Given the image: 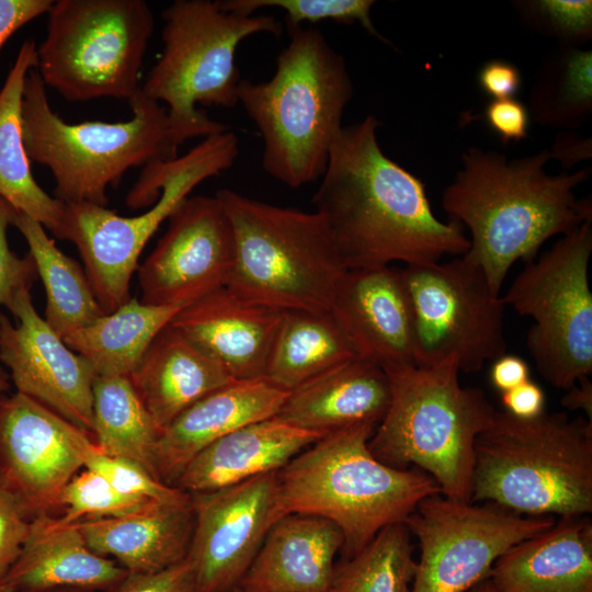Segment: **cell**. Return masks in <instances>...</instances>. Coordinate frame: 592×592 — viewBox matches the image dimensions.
I'll list each match as a JSON object with an SVG mask.
<instances>
[{
	"instance_id": "cell-28",
	"label": "cell",
	"mask_w": 592,
	"mask_h": 592,
	"mask_svg": "<svg viewBox=\"0 0 592 592\" xmlns=\"http://www.w3.org/2000/svg\"><path fill=\"white\" fill-rule=\"evenodd\" d=\"M129 379L160 433L190 406L236 382L170 323Z\"/></svg>"
},
{
	"instance_id": "cell-36",
	"label": "cell",
	"mask_w": 592,
	"mask_h": 592,
	"mask_svg": "<svg viewBox=\"0 0 592 592\" xmlns=\"http://www.w3.org/2000/svg\"><path fill=\"white\" fill-rule=\"evenodd\" d=\"M217 3L223 10L241 15H253L264 8L281 9L285 13L287 27L325 20L345 24L360 23L371 35L389 43L372 21L371 10L375 3L373 0H217Z\"/></svg>"
},
{
	"instance_id": "cell-32",
	"label": "cell",
	"mask_w": 592,
	"mask_h": 592,
	"mask_svg": "<svg viewBox=\"0 0 592 592\" xmlns=\"http://www.w3.org/2000/svg\"><path fill=\"white\" fill-rule=\"evenodd\" d=\"M353 357L330 312L283 311L263 379L288 392Z\"/></svg>"
},
{
	"instance_id": "cell-3",
	"label": "cell",
	"mask_w": 592,
	"mask_h": 592,
	"mask_svg": "<svg viewBox=\"0 0 592 592\" xmlns=\"http://www.w3.org/2000/svg\"><path fill=\"white\" fill-rule=\"evenodd\" d=\"M287 29L291 39L272 78L241 80L238 99L262 135L264 171L298 189L322 178L353 83L318 29Z\"/></svg>"
},
{
	"instance_id": "cell-46",
	"label": "cell",
	"mask_w": 592,
	"mask_h": 592,
	"mask_svg": "<svg viewBox=\"0 0 592 592\" xmlns=\"http://www.w3.org/2000/svg\"><path fill=\"white\" fill-rule=\"evenodd\" d=\"M501 400L505 411L520 419H532L545 412V394L532 380L502 392Z\"/></svg>"
},
{
	"instance_id": "cell-41",
	"label": "cell",
	"mask_w": 592,
	"mask_h": 592,
	"mask_svg": "<svg viewBox=\"0 0 592 592\" xmlns=\"http://www.w3.org/2000/svg\"><path fill=\"white\" fill-rule=\"evenodd\" d=\"M16 209L0 197V306L7 307L21 289H32L38 277L34 260L20 258L8 242L7 230L13 225Z\"/></svg>"
},
{
	"instance_id": "cell-26",
	"label": "cell",
	"mask_w": 592,
	"mask_h": 592,
	"mask_svg": "<svg viewBox=\"0 0 592 592\" xmlns=\"http://www.w3.org/2000/svg\"><path fill=\"white\" fill-rule=\"evenodd\" d=\"M194 521L190 497L155 501L124 516L82 520L76 525L93 553L113 557L128 572L150 573L186 559Z\"/></svg>"
},
{
	"instance_id": "cell-39",
	"label": "cell",
	"mask_w": 592,
	"mask_h": 592,
	"mask_svg": "<svg viewBox=\"0 0 592 592\" xmlns=\"http://www.w3.org/2000/svg\"><path fill=\"white\" fill-rule=\"evenodd\" d=\"M520 16L562 46H579L592 37V1L527 0L515 2Z\"/></svg>"
},
{
	"instance_id": "cell-48",
	"label": "cell",
	"mask_w": 592,
	"mask_h": 592,
	"mask_svg": "<svg viewBox=\"0 0 592 592\" xmlns=\"http://www.w3.org/2000/svg\"><path fill=\"white\" fill-rule=\"evenodd\" d=\"M490 380L501 394L505 392L530 380L528 365L520 356L505 353L493 361Z\"/></svg>"
},
{
	"instance_id": "cell-20",
	"label": "cell",
	"mask_w": 592,
	"mask_h": 592,
	"mask_svg": "<svg viewBox=\"0 0 592 592\" xmlns=\"http://www.w3.org/2000/svg\"><path fill=\"white\" fill-rule=\"evenodd\" d=\"M283 311L224 286L182 307L170 321L234 380L263 379Z\"/></svg>"
},
{
	"instance_id": "cell-12",
	"label": "cell",
	"mask_w": 592,
	"mask_h": 592,
	"mask_svg": "<svg viewBox=\"0 0 592 592\" xmlns=\"http://www.w3.org/2000/svg\"><path fill=\"white\" fill-rule=\"evenodd\" d=\"M592 223L563 235L530 261L501 296L533 319L526 345L540 375L568 389L592 373V293L589 262Z\"/></svg>"
},
{
	"instance_id": "cell-6",
	"label": "cell",
	"mask_w": 592,
	"mask_h": 592,
	"mask_svg": "<svg viewBox=\"0 0 592 592\" xmlns=\"http://www.w3.org/2000/svg\"><path fill=\"white\" fill-rule=\"evenodd\" d=\"M383 369L390 401L368 441L372 454L395 468L413 466L444 497L471 502L475 442L496 412L483 390L462 386L454 361Z\"/></svg>"
},
{
	"instance_id": "cell-7",
	"label": "cell",
	"mask_w": 592,
	"mask_h": 592,
	"mask_svg": "<svg viewBox=\"0 0 592 592\" xmlns=\"http://www.w3.org/2000/svg\"><path fill=\"white\" fill-rule=\"evenodd\" d=\"M238 153V138L227 130L203 138L182 157L145 167L126 195L128 208H147L137 216L90 203L65 204L55 237L77 247L105 314L130 299L138 259L160 225L196 185L230 169Z\"/></svg>"
},
{
	"instance_id": "cell-31",
	"label": "cell",
	"mask_w": 592,
	"mask_h": 592,
	"mask_svg": "<svg viewBox=\"0 0 592 592\" xmlns=\"http://www.w3.org/2000/svg\"><path fill=\"white\" fill-rule=\"evenodd\" d=\"M13 226L24 237L45 288L44 319L59 337L64 339L105 315L84 269L56 246L38 221L16 210Z\"/></svg>"
},
{
	"instance_id": "cell-37",
	"label": "cell",
	"mask_w": 592,
	"mask_h": 592,
	"mask_svg": "<svg viewBox=\"0 0 592 592\" xmlns=\"http://www.w3.org/2000/svg\"><path fill=\"white\" fill-rule=\"evenodd\" d=\"M153 500L126 494L115 489L93 470L77 474L61 494V522L72 524L84 520L119 517L137 512Z\"/></svg>"
},
{
	"instance_id": "cell-35",
	"label": "cell",
	"mask_w": 592,
	"mask_h": 592,
	"mask_svg": "<svg viewBox=\"0 0 592 592\" xmlns=\"http://www.w3.org/2000/svg\"><path fill=\"white\" fill-rule=\"evenodd\" d=\"M415 565L411 534L395 523L335 565L330 592H410Z\"/></svg>"
},
{
	"instance_id": "cell-43",
	"label": "cell",
	"mask_w": 592,
	"mask_h": 592,
	"mask_svg": "<svg viewBox=\"0 0 592 592\" xmlns=\"http://www.w3.org/2000/svg\"><path fill=\"white\" fill-rule=\"evenodd\" d=\"M483 118L502 144L517 143L528 137L531 115L520 100H491L485 107Z\"/></svg>"
},
{
	"instance_id": "cell-4",
	"label": "cell",
	"mask_w": 592,
	"mask_h": 592,
	"mask_svg": "<svg viewBox=\"0 0 592 592\" xmlns=\"http://www.w3.org/2000/svg\"><path fill=\"white\" fill-rule=\"evenodd\" d=\"M471 502L527 516L592 512V421L493 413L475 442Z\"/></svg>"
},
{
	"instance_id": "cell-49",
	"label": "cell",
	"mask_w": 592,
	"mask_h": 592,
	"mask_svg": "<svg viewBox=\"0 0 592 592\" xmlns=\"http://www.w3.org/2000/svg\"><path fill=\"white\" fill-rule=\"evenodd\" d=\"M567 390L560 400L561 406L571 411H583L585 418L592 421V382L589 376L580 378Z\"/></svg>"
},
{
	"instance_id": "cell-18",
	"label": "cell",
	"mask_w": 592,
	"mask_h": 592,
	"mask_svg": "<svg viewBox=\"0 0 592 592\" xmlns=\"http://www.w3.org/2000/svg\"><path fill=\"white\" fill-rule=\"evenodd\" d=\"M87 435L30 397L0 396V475L33 516L61 509L65 487L83 467L79 448Z\"/></svg>"
},
{
	"instance_id": "cell-11",
	"label": "cell",
	"mask_w": 592,
	"mask_h": 592,
	"mask_svg": "<svg viewBox=\"0 0 592 592\" xmlns=\"http://www.w3.org/2000/svg\"><path fill=\"white\" fill-rule=\"evenodd\" d=\"M155 19L144 0H57L36 47L45 86L71 102L126 99L140 89L139 72Z\"/></svg>"
},
{
	"instance_id": "cell-53",
	"label": "cell",
	"mask_w": 592,
	"mask_h": 592,
	"mask_svg": "<svg viewBox=\"0 0 592 592\" xmlns=\"http://www.w3.org/2000/svg\"><path fill=\"white\" fill-rule=\"evenodd\" d=\"M235 592H241V591L238 589V590H236Z\"/></svg>"
},
{
	"instance_id": "cell-22",
	"label": "cell",
	"mask_w": 592,
	"mask_h": 592,
	"mask_svg": "<svg viewBox=\"0 0 592 592\" xmlns=\"http://www.w3.org/2000/svg\"><path fill=\"white\" fill-rule=\"evenodd\" d=\"M343 535L331 521L289 513L269 531L241 592H330Z\"/></svg>"
},
{
	"instance_id": "cell-44",
	"label": "cell",
	"mask_w": 592,
	"mask_h": 592,
	"mask_svg": "<svg viewBox=\"0 0 592 592\" xmlns=\"http://www.w3.org/2000/svg\"><path fill=\"white\" fill-rule=\"evenodd\" d=\"M480 90L492 100L513 98L522 87V73L512 62L491 59L478 71Z\"/></svg>"
},
{
	"instance_id": "cell-42",
	"label": "cell",
	"mask_w": 592,
	"mask_h": 592,
	"mask_svg": "<svg viewBox=\"0 0 592 592\" xmlns=\"http://www.w3.org/2000/svg\"><path fill=\"white\" fill-rule=\"evenodd\" d=\"M107 592H197L191 562L186 559L150 573L128 572Z\"/></svg>"
},
{
	"instance_id": "cell-27",
	"label": "cell",
	"mask_w": 592,
	"mask_h": 592,
	"mask_svg": "<svg viewBox=\"0 0 592 592\" xmlns=\"http://www.w3.org/2000/svg\"><path fill=\"white\" fill-rule=\"evenodd\" d=\"M323 436L275 417L249 423L201 451L183 469L174 487L187 493L208 492L280 471Z\"/></svg>"
},
{
	"instance_id": "cell-15",
	"label": "cell",
	"mask_w": 592,
	"mask_h": 592,
	"mask_svg": "<svg viewBox=\"0 0 592 592\" xmlns=\"http://www.w3.org/2000/svg\"><path fill=\"white\" fill-rule=\"evenodd\" d=\"M278 471L190 493L194 531L187 560L197 592H235L273 524L285 515Z\"/></svg>"
},
{
	"instance_id": "cell-45",
	"label": "cell",
	"mask_w": 592,
	"mask_h": 592,
	"mask_svg": "<svg viewBox=\"0 0 592 592\" xmlns=\"http://www.w3.org/2000/svg\"><path fill=\"white\" fill-rule=\"evenodd\" d=\"M53 0H0V48L20 27L48 13Z\"/></svg>"
},
{
	"instance_id": "cell-14",
	"label": "cell",
	"mask_w": 592,
	"mask_h": 592,
	"mask_svg": "<svg viewBox=\"0 0 592 592\" xmlns=\"http://www.w3.org/2000/svg\"><path fill=\"white\" fill-rule=\"evenodd\" d=\"M555 522L491 503L428 497L403 522L420 548L410 592H469L510 547Z\"/></svg>"
},
{
	"instance_id": "cell-33",
	"label": "cell",
	"mask_w": 592,
	"mask_h": 592,
	"mask_svg": "<svg viewBox=\"0 0 592 592\" xmlns=\"http://www.w3.org/2000/svg\"><path fill=\"white\" fill-rule=\"evenodd\" d=\"M92 435L102 453L132 459L158 479L155 453L160 432L129 377L96 376Z\"/></svg>"
},
{
	"instance_id": "cell-13",
	"label": "cell",
	"mask_w": 592,
	"mask_h": 592,
	"mask_svg": "<svg viewBox=\"0 0 592 592\" xmlns=\"http://www.w3.org/2000/svg\"><path fill=\"white\" fill-rule=\"evenodd\" d=\"M400 272L412 312L415 366L454 361L459 372L476 373L506 353L505 305L464 254Z\"/></svg>"
},
{
	"instance_id": "cell-21",
	"label": "cell",
	"mask_w": 592,
	"mask_h": 592,
	"mask_svg": "<svg viewBox=\"0 0 592 592\" xmlns=\"http://www.w3.org/2000/svg\"><path fill=\"white\" fill-rule=\"evenodd\" d=\"M287 394L255 379L236 380L203 397L160 433L155 453L158 479L174 487L201 451L243 425L275 417Z\"/></svg>"
},
{
	"instance_id": "cell-2",
	"label": "cell",
	"mask_w": 592,
	"mask_h": 592,
	"mask_svg": "<svg viewBox=\"0 0 592 592\" xmlns=\"http://www.w3.org/2000/svg\"><path fill=\"white\" fill-rule=\"evenodd\" d=\"M549 160L547 149L508 160L499 152L469 147L442 194L449 219L470 235L464 257L483 272L497 295L517 260L533 261L549 238L592 223L591 198L574 194L591 168L551 175L545 170Z\"/></svg>"
},
{
	"instance_id": "cell-29",
	"label": "cell",
	"mask_w": 592,
	"mask_h": 592,
	"mask_svg": "<svg viewBox=\"0 0 592 592\" xmlns=\"http://www.w3.org/2000/svg\"><path fill=\"white\" fill-rule=\"evenodd\" d=\"M36 66V44L27 38L0 90V197L55 236L65 203L48 195L35 181L22 134L24 83Z\"/></svg>"
},
{
	"instance_id": "cell-17",
	"label": "cell",
	"mask_w": 592,
	"mask_h": 592,
	"mask_svg": "<svg viewBox=\"0 0 592 592\" xmlns=\"http://www.w3.org/2000/svg\"><path fill=\"white\" fill-rule=\"evenodd\" d=\"M7 308L16 323L0 314V363L16 391L92 435V365L38 315L31 289L19 291Z\"/></svg>"
},
{
	"instance_id": "cell-5",
	"label": "cell",
	"mask_w": 592,
	"mask_h": 592,
	"mask_svg": "<svg viewBox=\"0 0 592 592\" xmlns=\"http://www.w3.org/2000/svg\"><path fill=\"white\" fill-rule=\"evenodd\" d=\"M375 429L363 423L331 432L277 473L285 514H310L334 523L343 535L344 559L386 526L403 523L422 500L441 493L424 471L377 459L368 447Z\"/></svg>"
},
{
	"instance_id": "cell-34",
	"label": "cell",
	"mask_w": 592,
	"mask_h": 592,
	"mask_svg": "<svg viewBox=\"0 0 592 592\" xmlns=\"http://www.w3.org/2000/svg\"><path fill=\"white\" fill-rule=\"evenodd\" d=\"M531 117L539 125L577 129L592 113V52L561 46L538 69L530 93Z\"/></svg>"
},
{
	"instance_id": "cell-25",
	"label": "cell",
	"mask_w": 592,
	"mask_h": 592,
	"mask_svg": "<svg viewBox=\"0 0 592 592\" xmlns=\"http://www.w3.org/2000/svg\"><path fill=\"white\" fill-rule=\"evenodd\" d=\"M489 578L501 592H592L591 520L560 517L503 553Z\"/></svg>"
},
{
	"instance_id": "cell-40",
	"label": "cell",
	"mask_w": 592,
	"mask_h": 592,
	"mask_svg": "<svg viewBox=\"0 0 592 592\" xmlns=\"http://www.w3.org/2000/svg\"><path fill=\"white\" fill-rule=\"evenodd\" d=\"M33 517L22 499L0 475V578L18 558Z\"/></svg>"
},
{
	"instance_id": "cell-38",
	"label": "cell",
	"mask_w": 592,
	"mask_h": 592,
	"mask_svg": "<svg viewBox=\"0 0 592 592\" xmlns=\"http://www.w3.org/2000/svg\"><path fill=\"white\" fill-rule=\"evenodd\" d=\"M79 454L86 469L105 478L118 491L160 502H179L191 494L177 487L163 483L140 464L124 457L102 453L91 435L80 443Z\"/></svg>"
},
{
	"instance_id": "cell-24",
	"label": "cell",
	"mask_w": 592,
	"mask_h": 592,
	"mask_svg": "<svg viewBox=\"0 0 592 592\" xmlns=\"http://www.w3.org/2000/svg\"><path fill=\"white\" fill-rule=\"evenodd\" d=\"M389 401L390 385L385 371L353 357L288 391L275 418L327 435L363 423L377 426Z\"/></svg>"
},
{
	"instance_id": "cell-19",
	"label": "cell",
	"mask_w": 592,
	"mask_h": 592,
	"mask_svg": "<svg viewBox=\"0 0 592 592\" xmlns=\"http://www.w3.org/2000/svg\"><path fill=\"white\" fill-rule=\"evenodd\" d=\"M329 312L356 357L382 368L414 365L412 312L400 270H346Z\"/></svg>"
},
{
	"instance_id": "cell-50",
	"label": "cell",
	"mask_w": 592,
	"mask_h": 592,
	"mask_svg": "<svg viewBox=\"0 0 592 592\" xmlns=\"http://www.w3.org/2000/svg\"><path fill=\"white\" fill-rule=\"evenodd\" d=\"M469 592H501L494 583L490 580V578L483 580L482 582L478 583L476 587H474Z\"/></svg>"
},
{
	"instance_id": "cell-10",
	"label": "cell",
	"mask_w": 592,
	"mask_h": 592,
	"mask_svg": "<svg viewBox=\"0 0 592 592\" xmlns=\"http://www.w3.org/2000/svg\"><path fill=\"white\" fill-rule=\"evenodd\" d=\"M163 49L149 70L141 92L167 104L177 146L187 139L229 130L197 109H232L239 103L236 52L247 37L283 31L272 15H241L223 10L217 1L175 0L161 14Z\"/></svg>"
},
{
	"instance_id": "cell-52",
	"label": "cell",
	"mask_w": 592,
	"mask_h": 592,
	"mask_svg": "<svg viewBox=\"0 0 592 592\" xmlns=\"http://www.w3.org/2000/svg\"><path fill=\"white\" fill-rule=\"evenodd\" d=\"M0 592H32V591H19V590H11V589L0 587ZM41 592H94V591L66 588V589H56V590L41 591Z\"/></svg>"
},
{
	"instance_id": "cell-51",
	"label": "cell",
	"mask_w": 592,
	"mask_h": 592,
	"mask_svg": "<svg viewBox=\"0 0 592 592\" xmlns=\"http://www.w3.org/2000/svg\"><path fill=\"white\" fill-rule=\"evenodd\" d=\"M10 376L0 363V396L5 394L10 389Z\"/></svg>"
},
{
	"instance_id": "cell-9",
	"label": "cell",
	"mask_w": 592,
	"mask_h": 592,
	"mask_svg": "<svg viewBox=\"0 0 592 592\" xmlns=\"http://www.w3.org/2000/svg\"><path fill=\"white\" fill-rule=\"evenodd\" d=\"M232 226L235 257L227 287L281 310L329 312L346 272L323 217L264 203L229 189L216 192Z\"/></svg>"
},
{
	"instance_id": "cell-30",
	"label": "cell",
	"mask_w": 592,
	"mask_h": 592,
	"mask_svg": "<svg viewBox=\"0 0 592 592\" xmlns=\"http://www.w3.org/2000/svg\"><path fill=\"white\" fill-rule=\"evenodd\" d=\"M181 308L144 304L137 297L66 338L65 343L92 365L96 376L129 377Z\"/></svg>"
},
{
	"instance_id": "cell-23",
	"label": "cell",
	"mask_w": 592,
	"mask_h": 592,
	"mask_svg": "<svg viewBox=\"0 0 592 592\" xmlns=\"http://www.w3.org/2000/svg\"><path fill=\"white\" fill-rule=\"evenodd\" d=\"M127 573L107 557L93 553L76 523L53 514L32 519L22 549L0 587L19 591L83 589L107 592Z\"/></svg>"
},
{
	"instance_id": "cell-47",
	"label": "cell",
	"mask_w": 592,
	"mask_h": 592,
	"mask_svg": "<svg viewBox=\"0 0 592 592\" xmlns=\"http://www.w3.org/2000/svg\"><path fill=\"white\" fill-rule=\"evenodd\" d=\"M547 150L550 159L558 160L565 169H571L592 157L591 138L576 129L561 130Z\"/></svg>"
},
{
	"instance_id": "cell-8",
	"label": "cell",
	"mask_w": 592,
	"mask_h": 592,
	"mask_svg": "<svg viewBox=\"0 0 592 592\" xmlns=\"http://www.w3.org/2000/svg\"><path fill=\"white\" fill-rule=\"evenodd\" d=\"M128 103L133 116L126 122L69 124L50 107L36 67L29 71L23 141L30 160L52 171L57 200L107 206V187L117 186L128 169L178 157L167 109L140 89Z\"/></svg>"
},
{
	"instance_id": "cell-1",
	"label": "cell",
	"mask_w": 592,
	"mask_h": 592,
	"mask_svg": "<svg viewBox=\"0 0 592 592\" xmlns=\"http://www.w3.org/2000/svg\"><path fill=\"white\" fill-rule=\"evenodd\" d=\"M373 115L335 137L312 203L346 267L440 262L469 249L464 227L433 213L423 181L380 148Z\"/></svg>"
},
{
	"instance_id": "cell-16",
	"label": "cell",
	"mask_w": 592,
	"mask_h": 592,
	"mask_svg": "<svg viewBox=\"0 0 592 592\" xmlns=\"http://www.w3.org/2000/svg\"><path fill=\"white\" fill-rule=\"evenodd\" d=\"M235 257L230 219L218 197L187 196L138 266L144 304L182 308L227 286Z\"/></svg>"
}]
</instances>
